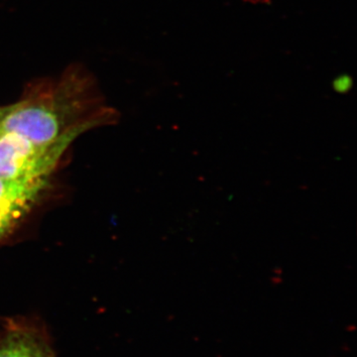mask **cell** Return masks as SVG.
<instances>
[{
    "label": "cell",
    "instance_id": "7",
    "mask_svg": "<svg viewBox=\"0 0 357 357\" xmlns=\"http://www.w3.org/2000/svg\"><path fill=\"white\" fill-rule=\"evenodd\" d=\"M9 109H10V105H4V107H0V134L2 132V126H3L4 119H6Z\"/></svg>",
    "mask_w": 357,
    "mask_h": 357
},
{
    "label": "cell",
    "instance_id": "3",
    "mask_svg": "<svg viewBox=\"0 0 357 357\" xmlns=\"http://www.w3.org/2000/svg\"><path fill=\"white\" fill-rule=\"evenodd\" d=\"M0 357H56L38 326L8 319L0 328Z\"/></svg>",
    "mask_w": 357,
    "mask_h": 357
},
{
    "label": "cell",
    "instance_id": "1",
    "mask_svg": "<svg viewBox=\"0 0 357 357\" xmlns=\"http://www.w3.org/2000/svg\"><path fill=\"white\" fill-rule=\"evenodd\" d=\"M114 119L116 112L105 105L93 75L77 64L56 79H40L27 84L20 100L10 105L2 131L47 145Z\"/></svg>",
    "mask_w": 357,
    "mask_h": 357
},
{
    "label": "cell",
    "instance_id": "4",
    "mask_svg": "<svg viewBox=\"0 0 357 357\" xmlns=\"http://www.w3.org/2000/svg\"><path fill=\"white\" fill-rule=\"evenodd\" d=\"M47 183L48 178L21 181L0 178V211L22 218L39 199Z\"/></svg>",
    "mask_w": 357,
    "mask_h": 357
},
{
    "label": "cell",
    "instance_id": "5",
    "mask_svg": "<svg viewBox=\"0 0 357 357\" xmlns=\"http://www.w3.org/2000/svg\"><path fill=\"white\" fill-rule=\"evenodd\" d=\"M20 220V218L17 215L0 211V241L13 229Z\"/></svg>",
    "mask_w": 357,
    "mask_h": 357
},
{
    "label": "cell",
    "instance_id": "6",
    "mask_svg": "<svg viewBox=\"0 0 357 357\" xmlns=\"http://www.w3.org/2000/svg\"><path fill=\"white\" fill-rule=\"evenodd\" d=\"M333 89L335 91L340 93H347L351 91L352 86V79L351 77L347 76V75H342L337 77L333 81Z\"/></svg>",
    "mask_w": 357,
    "mask_h": 357
},
{
    "label": "cell",
    "instance_id": "2",
    "mask_svg": "<svg viewBox=\"0 0 357 357\" xmlns=\"http://www.w3.org/2000/svg\"><path fill=\"white\" fill-rule=\"evenodd\" d=\"M77 136L70 135L51 144L33 143L20 134H0V178L32 181L48 178L52 171Z\"/></svg>",
    "mask_w": 357,
    "mask_h": 357
},
{
    "label": "cell",
    "instance_id": "8",
    "mask_svg": "<svg viewBox=\"0 0 357 357\" xmlns=\"http://www.w3.org/2000/svg\"><path fill=\"white\" fill-rule=\"evenodd\" d=\"M246 1L251 2V3H259V2L265 1V0H246Z\"/></svg>",
    "mask_w": 357,
    "mask_h": 357
}]
</instances>
